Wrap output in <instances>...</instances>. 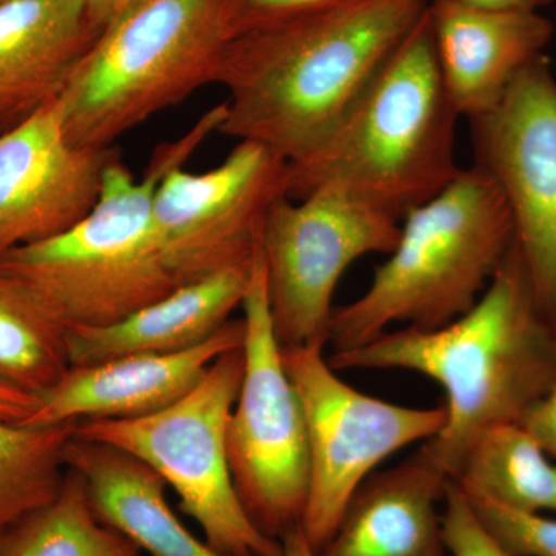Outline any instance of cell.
<instances>
[{
	"instance_id": "6da1fadb",
	"label": "cell",
	"mask_w": 556,
	"mask_h": 556,
	"mask_svg": "<svg viewBox=\"0 0 556 556\" xmlns=\"http://www.w3.org/2000/svg\"><path fill=\"white\" fill-rule=\"evenodd\" d=\"M431 0H348L230 40L218 134L308 159L378 78Z\"/></svg>"
},
{
	"instance_id": "7a4b0ae2",
	"label": "cell",
	"mask_w": 556,
	"mask_h": 556,
	"mask_svg": "<svg viewBox=\"0 0 556 556\" xmlns=\"http://www.w3.org/2000/svg\"><path fill=\"white\" fill-rule=\"evenodd\" d=\"M340 369H407L438 382L445 422L422 450L450 479L489 428L521 422L556 383V324L538 303L517 244L463 317L404 327L328 357Z\"/></svg>"
},
{
	"instance_id": "3957f363",
	"label": "cell",
	"mask_w": 556,
	"mask_h": 556,
	"mask_svg": "<svg viewBox=\"0 0 556 556\" xmlns=\"http://www.w3.org/2000/svg\"><path fill=\"white\" fill-rule=\"evenodd\" d=\"M226 104L204 113L175 141L156 148L141 179L121 156L109 164L90 214L51 239L13 249L0 269L16 278L65 328L109 327L179 287L153 226L155 190L218 131Z\"/></svg>"
},
{
	"instance_id": "277c9868",
	"label": "cell",
	"mask_w": 556,
	"mask_h": 556,
	"mask_svg": "<svg viewBox=\"0 0 556 556\" xmlns=\"http://www.w3.org/2000/svg\"><path fill=\"white\" fill-rule=\"evenodd\" d=\"M459 118L427 9L327 141L308 159L287 163V195L300 200L320 186H340L402 222L463 170L455 155Z\"/></svg>"
},
{
	"instance_id": "5b68a950",
	"label": "cell",
	"mask_w": 556,
	"mask_h": 556,
	"mask_svg": "<svg viewBox=\"0 0 556 556\" xmlns=\"http://www.w3.org/2000/svg\"><path fill=\"white\" fill-rule=\"evenodd\" d=\"M514 240L510 211L495 181L477 166L460 170L402 218L396 247L367 291L334 309L332 353L365 345L393 324L437 329L463 317L484 294Z\"/></svg>"
},
{
	"instance_id": "8992f818",
	"label": "cell",
	"mask_w": 556,
	"mask_h": 556,
	"mask_svg": "<svg viewBox=\"0 0 556 556\" xmlns=\"http://www.w3.org/2000/svg\"><path fill=\"white\" fill-rule=\"evenodd\" d=\"M233 39L229 0H135L102 28L58 94L79 148L116 139L215 84Z\"/></svg>"
},
{
	"instance_id": "52a82bcc",
	"label": "cell",
	"mask_w": 556,
	"mask_h": 556,
	"mask_svg": "<svg viewBox=\"0 0 556 556\" xmlns=\"http://www.w3.org/2000/svg\"><path fill=\"white\" fill-rule=\"evenodd\" d=\"M244 375L243 346L222 354L199 386L137 419H89L75 437L123 450L159 473L179 507L225 556H283L281 541L248 517L230 473L228 427Z\"/></svg>"
},
{
	"instance_id": "ba28073f",
	"label": "cell",
	"mask_w": 556,
	"mask_h": 556,
	"mask_svg": "<svg viewBox=\"0 0 556 556\" xmlns=\"http://www.w3.org/2000/svg\"><path fill=\"white\" fill-rule=\"evenodd\" d=\"M241 308L244 375L229 419L230 473L251 521L280 540L300 525L308 501V430L270 320L260 249Z\"/></svg>"
},
{
	"instance_id": "9c48e42d",
	"label": "cell",
	"mask_w": 556,
	"mask_h": 556,
	"mask_svg": "<svg viewBox=\"0 0 556 556\" xmlns=\"http://www.w3.org/2000/svg\"><path fill=\"white\" fill-rule=\"evenodd\" d=\"M399 233L401 219L340 186L274 201L260 251L280 346L327 345L340 278L364 255L390 254Z\"/></svg>"
},
{
	"instance_id": "30bf717a",
	"label": "cell",
	"mask_w": 556,
	"mask_h": 556,
	"mask_svg": "<svg viewBox=\"0 0 556 556\" xmlns=\"http://www.w3.org/2000/svg\"><path fill=\"white\" fill-rule=\"evenodd\" d=\"M324 348H281L308 430L309 492L300 527L316 555L334 535L365 479L387 457L437 437L445 422L444 405L405 407L348 386L328 364Z\"/></svg>"
},
{
	"instance_id": "8fae6325",
	"label": "cell",
	"mask_w": 556,
	"mask_h": 556,
	"mask_svg": "<svg viewBox=\"0 0 556 556\" xmlns=\"http://www.w3.org/2000/svg\"><path fill=\"white\" fill-rule=\"evenodd\" d=\"M283 195L287 161L257 142L239 141L204 174L185 166L166 172L152 217L164 263L179 287L252 265L266 214Z\"/></svg>"
},
{
	"instance_id": "7c38bea8",
	"label": "cell",
	"mask_w": 556,
	"mask_h": 556,
	"mask_svg": "<svg viewBox=\"0 0 556 556\" xmlns=\"http://www.w3.org/2000/svg\"><path fill=\"white\" fill-rule=\"evenodd\" d=\"M470 123L475 166L503 193L538 303L556 324V79L547 58L530 62Z\"/></svg>"
},
{
	"instance_id": "4fadbf2b",
	"label": "cell",
	"mask_w": 556,
	"mask_h": 556,
	"mask_svg": "<svg viewBox=\"0 0 556 556\" xmlns=\"http://www.w3.org/2000/svg\"><path fill=\"white\" fill-rule=\"evenodd\" d=\"M119 149L79 148L56 98L0 134V258L60 236L90 214Z\"/></svg>"
},
{
	"instance_id": "5bb4252c",
	"label": "cell",
	"mask_w": 556,
	"mask_h": 556,
	"mask_svg": "<svg viewBox=\"0 0 556 556\" xmlns=\"http://www.w3.org/2000/svg\"><path fill=\"white\" fill-rule=\"evenodd\" d=\"M243 317L211 339L170 354H134L70 367L21 426L53 427L89 419H137L169 407L199 386L222 354L243 346Z\"/></svg>"
},
{
	"instance_id": "9a60e30c",
	"label": "cell",
	"mask_w": 556,
	"mask_h": 556,
	"mask_svg": "<svg viewBox=\"0 0 556 556\" xmlns=\"http://www.w3.org/2000/svg\"><path fill=\"white\" fill-rule=\"evenodd\" d=\"M428 16L445 90L457 115L468 119L495 108L554 36V24L536 11L431 0Z\"/></svg>"
},
{
	"instance_id": "2e32d148",
	"label": "cell",
	"mask_w": 556,
	"mask_h": 556,
	"mask_svg": "<svg viewBox=\"0 0 556 556\" xmlns=\"http://www.w3.org/2000/svg\"><path fill=\"white\" fill-rule=\"evenodd\" d=\"M450 478L422 447L365 479L316 556H447L442 514Z\"/></svg>"
},
{
	"instance_id": "e0dca14e",
	"label": "cell",
	"mask_w": 556,
	"mask_h": 556,
	"mask_svg": "<svg viewBox=\"0 0 556 556\" xmlns=\"http://www.w3.org/2000/svg\"><path fill=\"white\" fill-rule=\"evenodd\" d=\"M100 33L84 0L0 5V134L58 98Z\"/></svg>"
},
{
	"instance_id": "ac0fdd59",
	"label": "cell",
	"mask_w": 556,
	"mask_h": 556,
	"mask_svg": "<svg viewBox=\"0 0 556 556\" xmlns=\"http://www.w3.org/2000/svg\"><path fill=\"white\" fill-rule=\"evenodd\" d=\"M252 265L181 285L109 327L67 328L70 367L134 354L179 353L206 342L241 308Z\"/></svg>"
},
{
	"instance_id": "d6986e66",
	"label": "cell",
	"mask_w": 556,
	"mask_h": 556,
	"mask_svg": "<svg viewBox=\"0 0 556 556\" xmlns=\"http://www.w3.org/2000/svg\"><path fill=\"white\" fill-rule=\"evenodd\" d=\"M65 464L86 481L97 517L129 538L142 554L225 556L179 521L167 503L166 482L137 457L73 434Z\"/></svg>"
},
{
	"instance_id": "ffe728a7",
	"label": "cell",
	"mask_w": 556,
	"mask_h": 556,
	"mask_svg": "<svg viewBox=\"0 0 556 556\" xmlns=\"http://www.w3.org/2000/svg\"><path fill=\"white\" fill-rule=\"evenodd\" d=\"M453 481L470 497L525 514L556 515V460L521 422L484 431Z\"/></svg>"
},
{
	"instance_id": "44dd1931",
	"label": "cell",
	"mask_w": 556,
	"mask_h": 556,
	"mask_svg": "<svg viewBox=\"0 0 556 556\" xmlns=\"http://www.w3.org/2000/svg\"><path fill=\"white\" fill-rule=\"evenodd\" d=\"M0 556H144L91 507L86 481L68 468L60 495L0 532Z\"/></svg>"
},
{
	"instance_id": "7402d4cb",
	"label": "cell",
	"mask_w": 556,
	"mask_h": 556,
	"mask_svg": "<svg viewBox=\"0 0 556 556\" xmlns=\"http://www.w3.org/2000/svg\"><path fill=\"white\" fill-rule=\"evenodd\" d=\"M62 327L16 278L0 269V383L42 397L70 368Z\"/></svg>"
},
{
	"instance_id": "603a6c76",
	"label": "cell",
	"mask_w": 556,
	"mask_h": 556,
	"mask_svg": "<svg viewBox=\"0 0 556 556\" xmlns=\"http://www.w3.org/2000/svg\"><path fill=\"white\" fill-rule=\"evenodd\" d=\"M76 424L28 427L0 419V532L60 495Z\"/></svg>"
},
{
	"instance_id": "cb8c5ba5",
	"label": "cell",
	"mask_w": 556,
	"mask_h": 556,
	"mask_svg": "<svg viewBox=\"0 0 556 556\" xmlns=\"http://www.w3.org/2000/svg\"><path fill=\"white\" fill-rule=\"evenodd\" d=\"M467 497L479 519L511 556H556L554 515L525 514L481 497Z\"/></svg>"
},
{
	"instance_id": "d4e9b609",
	"label": "cell",
	"mask_w": 556,
	"mask_h": 556,
	"mask_svg": "<svg viewBox=\"0 0 556 556\" xmlns=\"http://www.w3.org/2000/svg\"><path fill=\"white\" fill-rule=\"evenodd\" d=\"M444 504L442 533L450 556H511L479 519L453 479L445 490Z\"/></svg>"
},
{
	"instance_id": "484cf974",
	"label": "cell",
	"mask_w": 556,
	"mask_h": 556,
	"mask_svg": "<svg viewBox=\"0 0 556 556\" xmlns=\"http://www.w3.org/2000/svg\"><path fill=\"white\" fill-rule=\"evenodd\" d=\"M343 2L348 0H229L233 38L331 9Z\"/></svg>"
},
{
	"instance_id": "4316f807",
	"label": "cell",
	"mask_w": 556,
	"mask_h": 556,
	"mask_svg": "<svg viewBox=\"0 0 556 556\" xmlns=\"http://www.w3.org/2000/svg\"><path fill=\"white\" fill-rule=\"evenodd\" d=\"M521 424L556 460V383L547 396L527 412Z\"/></svg>"
},
{
	"instance_id": "83f0119b",
	"label": "cell",
	"mask_w": 556,
	"mask_h": 556,
	"mask_svg": "<svg viewBox=\"0 0 556 556\" xmlns=\"http://www.w3.org/2000/svg\"><path fill=\"white\" fill-rule=\"evenodd\" d=\"M40 399L0 383V419L24 424L38 409Z\"/></svg>"
},
{
	"instance_id": "f1b7e54d",
	"label": "cell",
	"mask_w": 556,
	"mask_h": 556,
	"mask_svg": "<svg viewBox=\"0 0 556 556\" xmlns=\"http://www.w3.org/2000/svg\"><path fill=\"white\" fill-rule=\"evenodd\" d=\"M89 13L90 22L94 28L102 30L121 11L131 5L135 0H84Z\"/></svg>"
},
{
	"instance_id": "f546056e",
	"label": "cell",
	"mask_w": 556,
	"mask_h": 556,
	"mask_svg": "<svg viewBox=\"0 0 556 556\" xmlns=\"http://www.w3.org/2000/svg\"><path fill=\"white\" fill-rule=\"evenodd\" d=\"M463 5L477 7V9L500 11H536L541 13L544 7L551 5L554 0H452Z\"/></svg>"
},
{
	"instance_id": "4dcf8cb0",
	"label": "cell",
	"mask_w": 556,
	"mask_h": 556,
	"mask_svg": "<svg viewBox=\"0 0 556 556\" xmlns=\"http://www.w3.org/2000/svg\"><path fill=\"white\" fill-rule=\"evenodd\" d=\"M280 541L281 547H283V556H316V552L311 548L300 525L292 527L287 533H283Z\"/></svg>"
},
{
	"instance_id": "1f68e13d",
	"label": "cell",
	"mask_w": 556,
	"mask_h": 556,
	"mask_svg": "<svg viewBox=\"0 0 556 556\" xmlns=\"http://www.w3.org/2000/svg\"><path fill=\"white\" fill-rule=\"evenodd\" d=\"M7 2H11V0H0V5H2V3H7Z\"/></svg>"
}]
</instances>
